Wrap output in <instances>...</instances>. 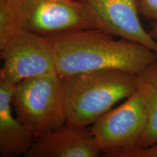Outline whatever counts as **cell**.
Returning a JSON list of instances; mask_svg holds the SVG:
<instances>
[{"label":"cell","instance_id":"obj_1","mask_svg":"<svg viewBox=\"0 0 157 157\" xmlns=\"http://www.w3.org/2000/svg\"><path fill=\"white\" fill-rule=\"evenodd\" d=\"M101 29H85L51 36L57 74L61 77L98 70H121L139 74L157 60L145 45Z\"/></svg>","mask_w":157,"mask_h":157},{"label":"cell","instance_id":"obj_2","mask_svg":"<svg viewBox=\"0 0 157 157\" xmlns=\"http://www.w3.org/2000/svg\"><path fill=\"white\" fill-rule=\"evenodd\" d=\"M66 124L87 127L139 87L137 74L105 69L62 77Z\"/></svg>","mask_w":157,"mask_h":157},{"label":"cell","instance_id":"obj_3","mask_svg":"<svg viewBox=\"0 0 157 157\" xmlns=\"http://www.w3.org/2000/svg\"><path fill=\"white\" fill-rule=\"evenodd\" d=\"M12 106L36 137L66 124L62 77L58 74L27 78L15 84Z\"/></svg>","mask_w":157,"mask_h":157},{"label":"cell","instance_id":"obj_4","mask_svg":"<svg viewBox=\"0 0 157 157\" xmlns=\"http://www.w3.org/2000/svg\"><path fill=\"white\" fill-rule=\"evenodd\" d=\"M152 93L150 84L139 82L137 90L122 104L92 124L90 131L105 156L137 146L148 126Z\"/></svg>","mask_w":157,"mask_h":157},{"label":"cell","instance_id":"obj_5","mask_svg":"<svg viewBox=\"0 0 157 157\" xmlns=\"http://www.w3.org/2000/svg\"><path fill=\"white\" fill-rule=\"evenodd\" d=\"M18 15L22 30L45 36L103 29L95 12L82 0H18Z\"/></svg>","mask_w":157,"mask_h":157},{"label":"cell","instance_id":"obj_6","mask_svg":"<svg viewBox=\"0 0 157 157\" xmlns=\"http://www.w3.org/2000/svg\"><path fill=\"white\" fill-rule=\"evenodd\" d=\"M0 78L13 84L37 76L57 74L51 36L21 30L0 48Z\"/></svg>","mask_w":157,"mask_h":157},{"label":"cell","instance_id":"obj_7","mask_svg":"<svg viewBox=\"0 0 157 157\" xmlns=\"http://www.w3.org/2000/svg\"><path fill=\"white\" fill-rule=\"evenodd\" d=\"M101 20L103 29L114 36L140 43L157 53V42L143 28L137 0H82Z\"/></svg>","mask_w":157,"mask_h":157},{"label":"cell","instance_id":"obj_8","mask_svg":"<svg viewBox=\"0 0 157 157\" xmlns=\"http://www.w3.org/2000/svg\"><path fill=\"white\" fill-rule=\"evenodd\" d=\"M101 152L87 127L64 124L56 130L36 137L25 157H96Z\"/></svg>","mask_w":157,"mask_h":157},{"label":"cell","instance_id":"obj_9","mask_svg":"<svg viewBox=\"0 0 157 157\" xmlns=\"http://www.w3.org/2000/svg\"><path fill=\"white\" fill-rule=\"evenodd\" d=\"M14 84L0 78V156H25L36 136L13 113Z\"/></svg>","mask_w":157,"mask_h":157},{"label":"cell","instance_id":"obj_10","mask_svg":"<svg viewBox=\"0 0 157 157\" xmlns=\"http://www.w3.org/2000/svg\"><path fill=\"white\" fill-rule=\"evenodd\" d=\"M137 78L139 82L150 84L153 90L148 126L140 142L135 147L143 148L157 143V60L137 74Z\"/></svg>","mask_w":157,"mask_h":157},{"label":"cell","instance_id":"obj_11","mask_svg":"<svg viewBox=\"0 0 157 157\" xmlns=\"http://www.w3.org/2000/svg\"><path fill=\"white\" fill-rule=\"evenodd\" d=\"M21 30L18 0H0V48Z\"/></svg>","mask_w":157,"mask_h":157},{"label":"cell","instance_id":"obj_12","mask_svg":"<svg viewBox=\"0 0 157 157\" xmlns=\"http://www.w3.org/2000/svg\"><path fill=\"white\" fill-rule=\"evenodd\" d=\"M139 14L145 18L157 22V0H137Z\"/></svg>","mask_w":157,"mask_h":157},{"label":"cell","instance_id":"obj_13","mask_svg":"<svg viewBox=\"0 0 157 157\" xmlns=\"http://www.w3.org/2000/svg\"><path fill=\"white\" fill-rule=\"evenodd\" d=\"M113 157H157V143L146 148H133L124 151Z\"/></svg>","mask_w":157,"mask_h":157},{"label":"cell","instance_id":"obj_14","mask_svg":"<svg viewBox=\"0 0 157 157\" xmlns=\"http://www.w3.org/2000/svg\"><path fill=\"white\" fill-rule=\"evenodd\" d=\"M151 36L154 38L155 40L157 41V22L156 23H153L151 29L149 31Z\"/></svg>","mask_w":157,"mask_h":157}]
</instances>
